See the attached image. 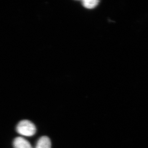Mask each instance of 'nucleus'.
I'll return each instance as SVG.
<instances>
[{
    "label": "nucleus",
    "mask_w": 148,
    "mask_h": 148,
    "mask_svg": "<svg viewBox=\"0 0 148 148\" xmlns=\"http://www.w3.org/2000/svg\"><path fill=\"white\" fill-rule=\"evenodd\" d=\"M36 130L35 125L29 120H22L16 126V131L19 134L28 137L33 136Z\"/></svg>",
    "instance_id": "1"
},
{
    "label": "nucleus",
    "mask_w": 148,
    "mask_h": 148,
    "mask_svg": "<svg viewBox=\"0 0 148 148\" xmlns=\"http://www.w3.org/2000/svg\"><path fill=\"white\" fill-rule=\"evenodd\" d=\"M14 148H33L27 140L22 137H17L13 142Z\"/></svg>",
    "instance_id": "2"
},
{
    "label": "nucleus",
    "mask_w": 148,
    "mask_h": 148,
    "mask_svg": "<svg viewBox=\"0 0 148 148\" xmlns=\"http://www.w3.org/2000/svg\"><path fill=\"white\" fill-rule=\"evenodd\" d=\"M36 148H51V141L47 136L41 137L36 143Z\"/></svg>",
    "instance_id": "3"
},
{
    "label": "nucleus",
    "mask_w": 148,
    "mask_h": 148,
    "mask_svg": "<svg viewBox=\"0 0 148 148\" xmlns=\"http://www.w3.org/2000/svg\"><path fill=\"white\" fill-rule=\"evenodd\" d=\"M99 3L97 0H84L82 1V4L86 8L91 9L97 7Z\"/></svg>",
    "instance_id": "4"
}]
</instances>
